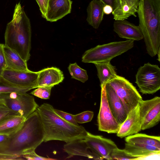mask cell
<instances>
[{
	"label": "cell",
	"instance_id": "obj_29",
	"mask_svg": "<svg viewBox=\"0 0 160 160\" xmlns=\"http://www.w3.org/2000/svg\"><path fill=\"white\" fill-rule=\"evenodd\" d=\"M52 87V86L38 87L30 93L42 99H48L49 98Z\"/></svg>",
	"mask_w": 160,
	"mask_h": 160
},
{
	"label": "cell",
	"instance_id": "obj_30",
	"mask_svg": "<svg viewBox=\"0 0 160 160\" xmlns=\"http://www.w3.org/2000/svg\"><path fill=\"white\" fill-rule=\"evenodd\" d=\"M94 116L93 112L87 111L74 115L76 122L79 123H83L91 121Z\"/></svg>",
	"mask_w": 160,
	"mask_h": 160
},
{
	"label": "cell",
	"instance_id": "obj_10",
	"mask_svg": "<svg viewBox=\"0 0 160 160\" xmlns=\"http://www.w3.org/2000/svg\"><path fill=\"white\" fill-rule=\"evenodd\" d=\"M106 85V84H105ZM105 85L101 87V99L98 116L99 130L108 133H117L120 125L113 116L107 98Z\"/></svg>",
	"mask_w": 160,
	"mask_h": 160
},
{
	"label": "cell",
	"instance_id": "obj_27",
	"mask_svg": "<svg viewBox=\"0 0 160 160\" xmlns=\"http://www.w3.org/2000/svg\"><path fill=\"white\" fill-rule=\"evenodd\" d=\"M28 89L17 87L4 79L0 76V93L14 92H27Z\"/></svg>",
	"mask_w": 160,
	"mask_h": 160
},
{
	"label": "cell",
	"instance_id": "obj_16",
	"mask_svg": "<svg viewBox=\"0 0 160 160\" xmlns=\"http://www.w3.org/2000/svg\"><path fill=\"white\" fill-rule=\"evenodd\" d=\"M113 31L122 38L133 41L143 39V36L139 26H136L126 20H115Z\"/></svg>",
	"mask_w": 160,
	"mask_h": 160
},
{
	"label": "cell",
	"instance_id": "obj_7",
	"mask_svg": "<svg viewBox=\"0 0 160 160\" xmlns=\"http://www.w3.org/2000/svg\"><path fill=\"white\" fill-rule=\"evenodd\" d=\"M108 83L113 88L121 101L127 115L142 99L136 87L123 77L118 75Z\"/></svg>",
	"mask_w": 160,
	"mask_h": 160
},
{
	"label": "cell",
	"instance_id": "obj_25",
	"mask_svg": "<svg viewBox=\"0 0 160 160\" xmlns=\"http://www.w3.org/2000/svg\"><path fill=\"white\" fill-rule=\"evenodd\" d=\"M126 142L152 146L160 149V137L137 133L125 137Z\"/></svg>",
	"mask_w": 160,
	"mask_h": 160
},
{
	"label": "cell",
	"instance_id": "obj_26",
	"mask_svg": "<svg viewBox=\"0 0 160 160\" xmlns=\"http://www.w3.org/2000/svg\"><path fill=\"white\" fill-rule=\"evenodd\" d=\"M68 69L72 78L78 80L83 83L88 80V76L87 71L81 68L76 62L70 63Z\"/></svg>",
	"mask_w": 160,
	"mask_h": 160
},
{
	"label": "cell",
	"instance_id": "obj_17",
	"mask_svg": "<svg viewBox=\"0 0 160 160\" xmlns=\"http://www.w3.org/2000/svg\"><path fill=\"white\" fill-rule=\"evenodd\" d=\"M105 89L111 111L116 120L121 125L127 116L123 105L114 90L108 83L105 85Z\"/></svg>",
	"mask_w": 160,
	"mask_h": 160
},
{
	"label": "cell",
	"instance_id": "obj_19",
	"mask_svg": "<svg viewBox=\"0 0 160 160\" xmlns=\"http://www.w3.org/2000/svg\"><path fill=\"white\" fill-rule=\"evenodd\" d=\"M64 79L63 72L59 68L54 67L45 68L38 71L37 88L53 87L62 82Z\"/></svg>",
	"mask_w": 160,
	"mask_h": 160
},
{
	"label": "cell",
	"instance_id": "obj_3",
	"mask_svg": "<svg viewBox=\"0 0 160 160\" xmlns=\"http://www.w3.org/2000/svg\"><path fill=\"white\" fill-rule=\"evenodd\" d=\"M31 38L29 19L19 2L15 6L12 20L7 25L4 45L27 62L31 56Z\"/></svg>",
	"mask_w": 160,
	"mask_h": 160
},
{
	"label": "cell",
	"instance_id": "obj_15",
	"mask_svg": "<svg viewBox=\"0 0 160 160\" xmlns=\"http://www.w3.org/2000/svg\"><path fill=\"white\" fill-rule=\"evenodd\" d=\"M71 0H49L45 18L50 22H56L71 12Z\"/></svg>",
	"mask_w": 160,
	"mask_h": 160
},
{
	"label": "cell",
	"instance_id": "obj_36",
	"mask_svg": "<svg viewBox=\"0 0 160 160\" xmlns=\"http://www.w3.org/2000/svg\"><path fill=\"white\" fill-rule=\"evenodd\" d=\"M24 159L22 156H11L0 154V160H21Z\"/></svg>",
	"mask_w": 160,
	"mask_h": 160
},
{
	"label": "cell",
	"instance_id": "obj_37",
	"mask_svg": "<svg viewBox=\"0 0 160 160\" xmlns=\"http://www.w3.org/2000/svg\"><path fill=\"white\" fill-rule=\"evenodd\" d=\"M104 5H109L112 8L113 10L115 6L116 0H99Z\"/></svg>",
	"mask_w": 160,
	"mask_h": 160
},
{
	"label": "cell",
	"instance_id": "obj_31",
	"mask_svg": "<svg viewBox=\"0 0 160 160\" xmlns=\"http://www.w3.org/2000/svg\"><path fill=\"white\" fill-rule=\"evenodd\" d=\"M16 115H18L10 109L3 101L0 99V122L10 117Z\"/></svg>",
	"mask_w": 160,
	"mask_h": 160
},
{
	"label": "cell",
	"instance_id": "obj_33",
	"mask_svg": "<svg viewBox=\"0 0 160 160\" xmlns=\"http://www.w3.org/2000/svg\"><path fill=\"white\" fill-rule=\"evenodd\" d=\"M22 157L25 159L28 160H52V158L41 156L35 152V151L23 154Z\"/></svg>",
	"mask_w": 160,
	"mask_h": 160
},
{
	"label": "cell",
	"instance_id": "obj_34",
	"mask_svg": "<svg viewBox=\"0 0 160 160\" xmlns=\"http://www.w3.org/2000/svg\"><path fill=\"white\" fill-rule=\"evenodd\" d=\"M4 44L0 43V76L7 68L6 62L3 51Z\"/></svg>",
	"mask_w": 160,
	"mask_h": 160
},
{
	"label": "cell",
	"instance_id": "obj_32",
	"mask_svg": "<svg viewBox=\"0 0 160 160\" xmlns=\"http://www.w3.org/2000/svg\"><path fill=\"white\" fill-rule=\"evenodd\" d=\"M54 111L56 114L65 121L75 125H79L74 119V115L55 109H54Z\"/></svg>",
	"mask_w": 160,
	"mask_h": 160
},
{
	"label": "cell",
	"instance_id": "obj_21",
	"mask_svg": "<svg viewBox=\"0 0 160 160\" xmlns=\"http://www.w3.org/2000/svg\"><path fill=\"white\" fill-rule=\"evenodd\" d=\"M124 149L139 159L153 155L160 154V149L155 147L138 143L126 142Z\"/></svg>",
	"mask_w": 160,
	"mask_h": 160
},
{
	"label": "cell",
	"instance_id": "obj_8",
	"mask_svg": "<svg viewBox=\"0 0 160 160\" xmlns=\"http://www.w3.org/2000/svg\"><path fill=\"white\" fill-rule=\"evenodd\" d=\"M135 83L143 94H153L160 89V68L157 65L145 63L138 69Z\"/></svg>",
	"mask_w": 160,
	"mask_h": 160
},
{
	"label": "cell",
	"instance_id": "obj_12",
	"mask_svg": "<svg viewBox=\"0 0 160 160\" xmlns=\"http://www.w3.org/2000/svg\"><path fill=\"white\" fill-rule=\"evenodd\" d=\"M89 148L95 153L104 159L111 160L110 155L112 151L118 148L111 140L100 135L88 132L84 138Z\"/></svg>",
	"mask_w": 160,
	"mask_h": 160
},
{
	"label": "cell",
	"instance_id": "obj_20",
	"mask_svg": "<svg viewBox=\"0 0 160 160\" xmlns=\"http://www.w3.org/2000/svg\"><path fill=\"white\" fill-rule=\"evenodd\" d=\"M104 5L99 0H93L87 7L86 20L88 24L95 29L98 28L103 19Z\"/></svg>",
	"mask_w": 160,
	"mask_h": 160
},
{
	"label": "cell",
	"instance_id": "obj_2",
	"mask_svg": "<svg viewBox=\"0 0 160 160\" xmlns=\"http://www.w3.org/2000/svg\"><path fill=\"white\" fill-rule=\"evenodd\" d=\"M54 109L47 103L43 104L37 109L44 132V142L59 140L68 143L86 136L88 132L83 127L65 121L55 113Z\"/></svg>",
	"mask_w": 160,
	"mask_h": 160
},
{
	"label": "cell",
	"instance_id": "obj_11",
	"mask_svg": "<svg viewBox=\"0 0 160 160\" xmlns=\"http://www.w3.org/2000/svg\"><path fill=\"white\" fill-rule=\"evenodd\" d=\"M38 76V71L6 69L1 76L12 84L29 91L37 88Z\"/></svg>",
	"mask_w": 160,
	"mask_h": 160
},
{
	"label": "cell",
	"instance_id": "obj_22",
	"mask_svg": "<svg viewBox=\"0 0 160 160\" xmlns=\"http://www.w3.org/2000/svg\"><path fill=\"white\" fill-rule=\"evenodd\" d=\"M3 51L7 68L17 70L28 71L27 62L17 52L4 44Z\"/></svg>",
	"mask_w": 160,
	"mask_h": 160
},
{
	"label": "cell",
	"instance_id": "obj_1",
	"mask_svg": "<svg viewBox=\"0 0 160 160\" xmlns=\"http://www.w3.org/2000/svg\"><path fill=\"white\" fill-rule=\"evenodd\" d=\"M44 132L39 113L37 109L28 117L21 127L8 135L0 144V154L22 156L35 151L44 142Z\"/></svg>",
	"mask_w": 160,
	"mask_h": 160
},
{
	"label": "cell",
	"instance_id": "obj_23",
	"mask_svg": "<svg viewBox=\"0 0 160 160\" xmlns=\"http://www.w3.org/2000/svg\"><path fill=\"white\" fill-rule=\"evenodd\" d=\"M97 68V75L100 82L101 87L117 77L115 67L110 62H103L94 64Z\"/></svg>",
	"mask_w": 160,
	"mask_h": 160
},
{
	"label": "cell",
	"instance_id": "obj_40",
	"mask_svg": "<svg viewBox=\"0 0 160 160\" xmlns=\"http://www.w3.org/2000/svg\"><path fill=\"white\" fill-rule=\"evenodd\" d=\"M160 48H159V49L158 50L157 53V54L158 55V59L157 60H158L159 62H160Z\"/></svg>",
	"mask_w": 160,
	"mask_h": 160
},
{
	"label": "cell",
	"instance_id": "obj_28",
	"mask_svg": "<svg viewBox=\"0 0 160 160\" xmlns=\"http://www.w3.org/2000/svg\"><path fill=\"white\" fill-rule=\"evenodd\" d=\"M111 160H139V158L134 156L124 149H121L117 148L114 149L110 155Z\"/></svg>",
	"mask_w": 160,
	"mask_h": 160
},
{
	"label": "cell",
	"instance_id": "obj_9",
	"mask_svg": "<svg viewBox=\"0 0 160 160\" xmlns=\"http://www.w3.org/2000/svg\"><path fill=\"white\" fill-rule=\"evenodd\" d=\"M141 129L152 128L160 121V97L156 96L148 100L142 99L138 104Z\"/></svg>",
	"mask_w": 160,
	"mask_h": 160
},
{
	"label": "cell",
	"instance_id": "obj_39",
	"mask_svg": "<svg viewBox=\"0 0 160 160\" xmlns=\"http://www.w3.org/2000/svg\"><path fill=\"white\" fill-rule=\"evenodd\" d=\"M8 135L0 134V144L4 142L7 139Z\"/></svg>",
	"mask_w": 160,
	"mask_h": 160
},
{
	"label": "cell",
	"instance_id": "obj_4",
	"mask_svg": "<svg viewBox=\"0 0 160 160\" xmlns=\"http://www.w3.org/2000/svg\"><path fill=\"white\" fill-rule=\"evenodd\" d=\"M137 13L147 53L153 57L160 48V0H139Z\"/></svg>",
	"mask_w": 160,
	"mask_h": 160
},
{
	"label": "cell",
	"instance_id": "obj_18",
	"mask_svg": "<svg viewBox=\"0 0 160 160\" xmlns=\"http://www.w3.org/2000/svg\"><path fill=\"white\" fill-rule=\"evenodd\" d=\"M139 0H116L112 12L115 20H126L131 16L136 17Z\"/></svg>",
	"mask_w": 160,
	"mask_h": 160
},
{
	"label": "cell",
	"instance_id": "obj_38",
	"mask_svg": "<svg viewBox=\"0 0 160 160\" xmlns=\"http://www.w3.org/2000/svg\"><path fill=\"white\" fill-rule=\"evenodd\" d=\"M112 8L109 5H105L103 7V12L106 14H109L112 13Z\"/></svg>",
	"mask_w": 160,
	"mask_h": 160
},
{
	"label": "cell",
	"instance_id": "obj_6",
	"mask_svg": "<svg viewBox=\"0 0 160 160\" xmlns=\"http://www.w3.org/2000/svg\"><path fill=\"white\" fill-rule=\"evenodd\" d=\"M0 99L10 109L25 118L39 106L34 97L26 92H14L0 93Z\"/></svg>",
	"mask_w": 160,
	"mask_h": 160
},
{
	"label": "cell",
	"instance_id": "obj_5",
	"mask_svg": "<svg viewBox=\"0 0 160 160\" xmlns=\"http://www.w3.org/2000/svg\"><path fill=\"white\" fill-rule=\"evenodd\" d=\"M134 41L114 42L96 46L86 51L82 55V61L93 64L110 62L114 58L132 48Z\"/></svg>",
	"mask_w": 160,
	"mask_h": 160
},
{
	"label": "cell",
	"instance_id": "obj_13",
	"mask_svg": "<svg viewBox=\"0 0 160 160\" xmlns=\"http://www.w3.org/2000/svg\"><path fill=\"white\" fill-rule=\"evenodd\" d=\"M141 130L138 104L128 113L125 120L120 125L117 135L122 138L137 133Z\"/></svg>",
	"mask_w": 160,
	"mask_h": 160
},
{
	"label": "cell",
	"instance_id": "obj_14",
	"mask_svg": "<svg viewBox=\"0 0 160 160\" xmlns=\"http://www.w3.org/2000/svg\"><path fill=\"white\" fill-rule=\"evenodd\" d=\"M84 138L75 139L66 143L64 146V150L68 154L66 158L75 156H80L94 160H102L88 147Z\"/></svg>",
	"mask_w": 160,
	"mask_h": 160
},
{
	"label": "cell",
	"instance_id": "obj_35",
	"mask_svg": "<svg viewBox=\"0 0 160 160\" xmlns=\"http://www.w3.org/2000/svg\"><path fill=\"white\" fill-rule=\"evenodd\" d=\"M39 7L42 17L45 18L49 0H36Z\"/></svg>",
	"mask_w": 160,
	"mask_h": 160
},
{
	"label": "cell",
	"instance_id": "obj_24",
	"mask_svg": "<svg viewBox=\"0 0 160 160\" xmlns=\"http://www.w3.org/2000/svg\"><path fill=\"white\" fill-rule=\"evenodd\" d=\"M26 118L19 116L10 117L0 122V134L8 135L18 129Z\"/></svg>",
	"mask_w": 160,
	"mask_h": 160
}]
</instances>
